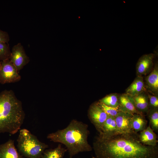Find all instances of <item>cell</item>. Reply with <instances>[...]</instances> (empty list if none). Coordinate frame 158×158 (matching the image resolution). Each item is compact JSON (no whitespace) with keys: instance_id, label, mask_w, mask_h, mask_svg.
<instances>
[{"instance_id":"cell-15","label":"cell","mask_w":158,"mask_h":158,"mask_svg":"<svg viewBox=\"0 0 158 158\" xmlns=\"http://www.w3.org/2000/svg\"><path fill=\"white\" fill-rule=\"evenodd\" d=\"M118 108L120 111L132 114H138L141 115L136 110L129 96L125 93L118 96Z\"/></svg>"},{"instance_id":"cell-23","label":"cell","mask_w":158,"mask_h":158,"mask_svg":"<svg viewBox=\"0 0 158 158\" xmlns=\"http://www.w3.org/2000/svg\"><path fill=\"white\" fill-rule=\"evenodd\" d=\"M149 99V109L158 108V95H151L147 93Z\"/></svg>"},{"instance_id":"cell-8","label":"cell","mask_w":158,"mask_h":158,"mask_svg":"<svg viewBox=\"0 0 158 158\" xmlns=\"http://www.w3.org/2000/svg\"><path fill=\"white\" fill-rule=\"evenodd\" d=\"M133 114L119 111L115 117L118 133H129L134 132L132 127Z\"/></svg>"},{"instance_id":"cell-18","label":"cell","mask_w":158,"mask_h":158,"mask_svg":"<svg viewBox=\"0 0 158 158\" xmlns=\"http://www.w3.org/2000/svg\"><path fill=\"white\" fill-rule=\"evenodd\" d=\"M67 151L66 149L62 146L61 144H59L54 149L45 150L41 158H63Z\"/></svg>"},{"instance_id":"cell-24","label":"cell","mask_w":158,"mask_h":158,"mask_svg":"<svg viewBox=\"0 0 158 158\" xmlns=\"http://www.w3.org/2000/svg\"><path fill=\"white\" fill-rule=\"evenodd\" d=\"M9 40V36L8 32L0 29V42L8 43Z\"/></svg>"},{"instance_id":"cell-11","label":"cell","mask_w":158,"mask_h":158,"mask_svg":"<svg viewBox=\"0 0 158 158\" xmlns=\"http://www.w3.org/2000/svg\"><path fill=\"white\" fill-rule=\"evenodd\" d=\"M128 96L136 110L141 115L147 114L149 108V99L146 91L134 96Z\"/></svg>"},{"instance_id":"cell-2","label":"cell","mask_w":158,"mask_h":158,"mask_svg":"<svg viewBox=\"0 0 158 158\" xmlns=\"http://www.w3.org/2000/svg\"><path fill=\"white\" fill-rule=\"evenodd\" d=\"M87 124L73 119L66 128L48 134L47 138L64 145L69 158H72L80 152L92 150V148L87 141L90 133Z\"/></svg>"},{"instance_id":"cell-17","label":"cell","mask_w":158,"mask_h":158,"mask_svg":"<svg viewBox=\"0 0 158 158\" xmlns=\"http://www.w3.org/2000/svg\"><path fill=\"white\" fill-rule=\"evenodd\" d=\"M147 121L144 115L138 114H133L132 120V127L135 133L142 131L147 127Z\"/></svg>"},{"instance_id":"cell-3","label":"cell","mask_w":158,"mask_h":158,"mask_svg":"<svg viewBox=\"0 0 158 158\" xmlns=\"http://www.w3.org/2000/svg\"><path fill=\"white\" fill-rule=\"evenodd\" d=\"M25 116L22 102L13 91L5 90L0 93V133H17Z\"/></svg>"},{"instance_id":"cell-5","label":"cell","mask_w":158,"mask_h":158,"mask_svg":"<svg viewBox=\"0 0 158 158\" xmlns=\"http://www.w3.org/2000/svg\"><path fill=\"white\" fill-rule=\"evenodd\" d=\"M21 76L15 66L9 59L1 62L0 68V83L1 84L14 83L19 81Z\"/></svg>"},{"instance_id":"cell-19","label":"cell","mask_w":158,"mask_h":158,"mask_svg":"<svg viewBox=\"0 0 158 158\" xmlns=\"http://www.w3.org/2000/svg\"><path fill=\"white\" fill-rule=\"evenodd\" d=\"M146 114L150 121V126L154 131L158 132V108L149 109Z\"/></svg>"},{"instance_id":"cell-7","label":"cell","mask_w":158,"mask_h":158,"mask_svg":"<svg viewBox=\"0 0 158 158\" xmlns=\"http://www.w3.org/2000/svg\"><path fill=\"white\" fill-rule=\"evenodd\" d=\"M9 60L15 66L19 72L29 62V58L20 43H17L13 47Z\"/></svg>"},{"instance_id":"cell-20","label":"cell","mask_w":158,"mask_h":158,"mask_svg":"<svg viewBox=\"0 0 158 158\" xmlns=\"http://www.w3.org/2000/svg\"><path fill=\"white\" fill-rule=\"evenodd\" d=\"M118 95L116 94H111L104 97L99 102L112 107H118L119 106Z\"/></svg>"},{"instance_id":"cell-13","label":"cell","mask_w":158,"mask_h":158,"mask_svg":"<svg viewBox=\"0 0 158 158\" xmlns=\"http://www.w3.org/2000/svg\"><path fill=\"white\" fill-rule=\"evenodd\" d=\"M138 137L140 142L144 145L152 146L158 145L157 135L150 126L140 131Z\"/></svg>"},{"instance_id":"cell-9","label":"cell","mask_w":158,"mask_h":158,"mask_svg":"<svg viewBox=\"0 0 158 158\" xmlns=\"http://www.w3.org/2000/svg\"><path fill=\"white\" fill-rule=\"evenodd\" d=\"M155 55L153 53L142 55L138 59L136 66L137 76H142L149 74L154 66V59Z\"/></svg>"},{"instance_id":"cell-22","label":"cell","mask_w":158,"mask_h":158,"mask_svg":"<svg viewBox=\"0 0 158 158\" xmlns=\"http://www.w3.org/2000/svg\"><path fill=\"white\" fill-rule=\"evenodd\" d=\"M98 103L107 115L115 117L120 111L118 107H112L106 106L99 102Z\"/></svg>"},{"instance_id":"cell-14","label":"cell","mask_w":158,"mask_h":158,"mask_svg":"<svg viewBox=\"0 0 158 158\" xmlns=\"http://www.w3.org/2000/svg\"><path fill=\"white\" fill-rule=\"evenodd\" d=\"M145 91H146V90L143 77L137 76L126 90L125 93L129 96L133 97Z\"/></svg>"},{"instance_id":"cell-21","label":"cell","mask_w":158,"mask_h":158,"mask_svg":"<svg viewBox=\"0 0 158 158\" xmlns=\"http://www.w3.org/2000/svg\"><path fill=\"white\" fill-rule=\"evenodd\" d=\"M11 51L8 43L0 42V61L9 59Z\"/></svg>"},{"instance_id":"cell-16","label":"cell","mask_w":158,"mask_h":158,"mask_svg":"<svg viewBox=\"0 0 158 158\" xmlns=\"http://www.w3.org/2000/svg\"><path fill=\"white\" fill-rule=\"evenodd\" d=\"M117 133L115 117L108 115L103 125L102 133L99 135L103 137H108Z\"/></svg>"},{"instance_id":"cell-6","label":"cell","mask_w":158,"mask_h":158,"mask_svg":"<svg viewBox=\"0 0 158 158\" xmlns=\"http://www.w3.org/2000/svg\"><path fill=\"white\" fill-rule=\"evenodd\" d=\"M88 115L90 122L98 132L99 134H100L103 125L107 118V115L97 102L92 104L90 106Z\"/></svg>"},{"instance_id":"cell-10","label":"cell","mask_w":158,"mask_h":158,"mask_svg":"<svg viewBox=\"0 0 158 158\" xmlns=\"http://www.w3.org/2000/svg\"><path fill=\"white\" fill-rule=\"evenodd\" d=\"M145 84L146 91L152 95H158V64L156 63L152 71L145 78Z\"/></svg>"},{"instance_id":"cell-4","label":"cell","mask_w":158,"mask_h":158,"mask_svg":"<svg viewBox=\"0 0 158 158\" xmlns=\"http://www.w3.org/2000/svg\"><path fill=\"white\" fill-rule=\"evenodd\" d=\"M17 141L18 152L28 158H41L43 152L48 147L47 144L40 141L25 128L19 130Z\"/></svg>"},{"instance_id":"cell-12","label":"cell","mask_w":158,"mask_h":158,"mask_svg":"<svg viewBox=\"0 0 158 158\" xmlns=\"http://www.w3.org/2000/svg\"><path fill=\"white\" fill-rule=\"evenodd\" d=\"M0 158H24L18 151L14 141L9 139L0 145Z\"/></svg>"},{"instance_id":"cell-1","label":"cell","mask_w":158,"mask_h":158,"mask_svg":"<svg viewBox=\"0 0 158 158\" xmlns=\"http://www.w3.org/2000/svg\"><path fill=\"white\" fill-rule=\"evenodd\" d=\"M92 148L97 158H158V145L143 144L135 132L108 137L98 135Z\"/></svg>"},{"instance_id":"cell-25","label":"cell","mask_w":158,"mask_h":158,"mask_svg":"<svg viewBox=\"0 0 158 158\" xmlns=\"http://www.w3.org/2000/svg\"><path fill=\"white\" fill-rule=\"evenodd\" d=\"M1 61H0V68L1 67Z\"/></svg>"}]
</instances>
